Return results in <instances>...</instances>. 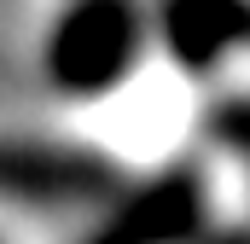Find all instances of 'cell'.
Here are the masks:
<instances>
[{
	"label": "cell",
	"mask_w": 250,
	"mask_h": 244,
	"mask_svg": "<svg viewBox=\"0 0 250 244\" xmlns=\"http://www.w3.org/2000/svg\"><path fill=\"white\" fill-rule=\"evenodd\" d=\"M140 53V12L128 0H76L53 23L47 70L64 93H105L117 87Z\"/></svg>",
	"instance_id": "cell-1"
},
{
	"label": "cell",
	"mask_w": 250,
	"mask_h": 244,
	"mask_svg": "<svg viewBox=\"0 0 250 244\" xmlns=\"http://www.w3.org/2000/svg\"><path fill=\"white\" fill-rule=\"evenodd\" d=\"M198 227H204V181L192 169H169L134 186L82 244H187L198 239Z\"/></svg>",
	"instance_id": "cell-2"
},
{
	"label": "cell",
	"mask_w": 250,
	"mask_h": 244,
	"mask_svg": "<svg viewBox=\"0 0 250 244\" xmlns=\"http://www.w3.org/2000/svg\"><path fill=\"white\" fill-rule=\"evenodd\" d=\"M111 186V169L93 151L70 145H18L0 140V198H29V203H82Z\"/></svg>",
	"instance_id": "cell-3"
},
{
	"label": "cell",
	"mask_w": 250,
	"mask_h": 244,
	"mask_svg": "<svg viewBox=\"0 0 250 244\" xmlns=\"http://www.w3.org/2000/svg\"><path fill=\"white\" fill-rule=\"evenodd\" d=\"M163 41L181 64L209 70L250 41V0H163Z\"/></svg>",
	"instance_id": "cell-4"
},
{
	"label": "cell",
	"mask_w": 250,
	"mask_h": 244,
	"mask_svg": "<svg viewBox=\"0 0 250 244\" xmlns=\"http://www.w3.org/2000/svg\"><path fill=\"white\" fill-rule=\"evenodd\" d=\"M209 244H250L245 227H227V233H209Z\"/></svg>",
	"instance_id": "cell-5"
}]
</instances>
